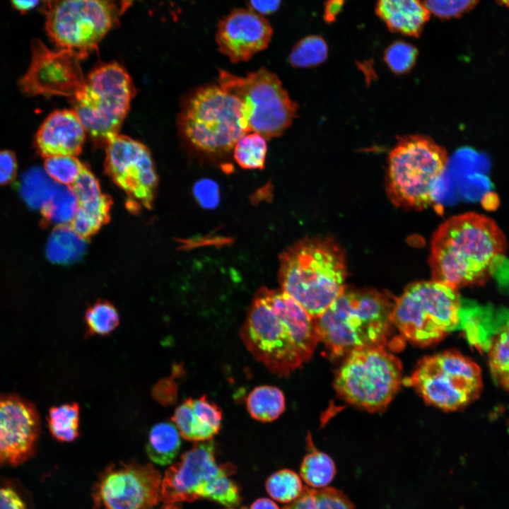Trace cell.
I'll list each match as a JSON object with an SVG mask.
<instances>
[{
    "instance_id": "obj_27",
    "label": "cell",
    "mask_w": 509,
    "mask_h": 509,
    "mask_svg": "<svg viewBox=\"0 0 509 509\" xmlns=\"http://www.w3.org/2000/svg\"><path fill=\"white\" fill-rule=\"evenodd\" d=\"M308 446L309 452L302 461L300 469V476L312 488L327 487L337 474L335 463L330 456L315 447L310 435Z\"/></svg>"
},
{
    "instance_id": "obj_8",
    "label": "cell",
    "mask_w": 509,
    "mask_h": 509,
    "mask_svg": "<svg viewBox=\"0 0 509 509\" xmlns=\"http://www.w3.org/2000/svg\"><path fill=\"white\" fill-rule=\"evenodd\" d=\"M462 308L457 289L433 279L419 281L395 300L392 320L407 340L426 346L460 327Z\"/></svg>"
},
{
    "instance_id": "obj_16",
    "label": "cell",
    "mask_w": 509,
    "mask_h": 509,
    "mask_svg": "<svg viewBox=\"0 0 509 509\" xmlns=\"http://www.w3.org/2000/svg\"><path fill=\"white\" fill-rule=\"evenodd\" d=\"M107 143L106 173L136 203L151 209L158 177L148 148L119 134L108 139Z\"/></svg>"
},
{
    "instance_id": "obj_6",
    "label": "cell",
    "mask_w": 509,
    "mask_h": 509,
    "mask_svg": "<svg viewBox=\"0 0 509 509\" xmlns=\"http://www.w3.org/2000/svg\"><path fill=\"white\" fill-rule=\"evenodd\" d=\"M212 440L196 444L171 465L162 480L160 501L164 509H179L177 504L208 499L229 509L239 505V486L232 479L235 467L218 463Z\"/></svg>"
},
{
    "instance_id": "obj_30",
    "label": "cell",
    "mask_w": 509,
    "mask_h": 509,
    "mask_svg": "<svg viewBox=\"0 0 509 509\" xmlns=\"http://www.w3.org/2000/svg\"><path fill=\"white\" fill-rule=\"evenodd\" d=\"M59 185L46 172L33 168L23 176L20 194L30 208L41 209L54 195Z\"/></svg>"
},
{
    "instance_id": "obj_45",
    "label": "cell",
    "mask_w": 509,
    "mask_h": 509,
    "mask_svg": "<svg viewBox=\"0 0 509 509\" xmlns=\"http://www.w3.org/2000/svg\"><path fill=\"white\" fill-rule=\"evenodd\" d=\"M250 509H279V508L273 501L261 498L254 501Z\"/></svg>"
},
{
    "instance_id": "obj_11",
    "label": "cell",
    "mask_w": 509,
    "mask_h": 509,
    "mask_svg": "<svg viewBox=\"0 0 509 509\" xmlns=\"http://www.w3.org/2000/svg\"><path fill=\"white\" fill-rule=\"evenodd\" d=\"M135 93L133 81L122 66L103 64L90 73L73 97L74 111L86 131L107 141L118 134Z\"/></svg>"
},
{
    "instance_id": "obj_12",
    "label": "cell",
    "mask_w": 509,
    "mask_h": 509,
    "mask_svg": "<svg viewBox=\"0 0 509 509\" xmlns=\"http://www.w3.org/2000/svg\"><path fill=\"white\" fill-rule=\"evenodd\" d=\"M407 381L426 402L445 411L468 405L482 388L479 365L455 350L423 358Z\"/></svg>"
},
{
    "instance_id": "obj_17",
    "label": "cell",
    "mask_w": 509,
    "mask_h": 509,
    "mask_svg": "<svg viewBox=\"0 0 509 509\" xmlns=\"http://www.w3.org/2000/svg\"><path fill=\"white\" fill-rule=\"evenodd\" d=\"M40 434V415L31 402L0 394V467H16L33 457Z\"/></svg>"
},
{
    "instance_id": "obj_10",
    "label": "cell",
    "mask_w": 509,
    "mask_h": 509,
    "mask_svg": "<svg viewBox=\"0 0 509 509\" xmlns=\"http://www.w3.org/2000/svg\"><path fill=\"white\" fill-rule=\"evenodd\" d=\"M217 82L241 103L250 132L266 139L281 136L297 116V103L279 78L265 68L245 76L218 69Z\"/></svg>"
},
{
    "instance_id": "obj_2",
    "label": "cell",
    "mask_w": 509,
    "mask_h": 509,
    "mask_svg": "<svg viewBox=\"0 0 509 509\" xmlns=\"http://www.w3.org/2000/svg\"><path fill=\"white\" fill-rule=\"evenodd\" d=\"M507 249L496 223L483 214L467 212L443 223L431 241L433 279L455 289L481 285Z\"/></svg>"
},
{
    "instance_id": "obj_9",
    "label": "cell",
    "mask_w": 509,
    "mask_h": 509,
    "mask_svg": "<svg viewBox=\"0 0 509 509\" xmlns=\"http://www.w3.org/2000/svg\"><path fill=\"white\" fill-rule=\"evenodd\" d=\"M401 361L385 349L374 346L353 350L334 377V387L346 402L369 411L385 409L398 391Z\"/></svg>"
},
{
    "instance_id": "obj_19",
    "label": "cell",
    "mask_w": 509,
    "mask_h": 509,
    "mask_svg": "<svg viewBox=\"0 0 509 509\" xmlns=\"http://www.w3.org/2000/svg\"><path fill=\"white\" fill-rule=\"evenodd\" d=\"M470 315L466 336L477 348L486 350L494 381L509 391V314L498 317L492 323Z\"/></svg>"
},
{
    "instance_id": "obj_41",
    "label": "cell",
    "mask_w": 509,
    "mask_h": 509,
    "mask_svg": "<svg viewBox=\"0 0 509 509\" xmlns=\"http://www.w3.org/2000/svg\"><path fill=\"white\" fill-rule=\"evenodd\" d=\"M17 161L15 154L7 150L0 151V185L11 182L16 177Z\"/></svg>"
},
{
    "instance_id": "obj_3",
    "label": "cell",
    "mask_w": 509,
    "mask_h": 509,
    "mask_svg": "<svg viewBox=\"0 0 509 509\" xmlns=\"http://www.w3.org/2000/svg\"><path fill=\"white\" fill-rule=\"evenodd\" d=\"M346 276L344 253L330 238H304L280 256L281 290L315 319L343 292Z\"/></svg>"
},
{
    "instance_id": "obj_26",
    "label": "cell",
    "mask_w": 509,
    "mask_h": 509,
    "mask_svg": "<svg viewBox=\"0 0 509 509\" xmlns=\"http://www.w3.org/2000/svg\"><path fill=\"white\" fill-rule=\"evenodd\" d=\"M250 416L261 422H271L284 411L286 400L283 392L276 387L260 385L255 387L246 399Z\"/></svg>"
},
{
    "instance_id": "obj_7",
    "label": "cell",
    "mask_w": 509,
    "mask_h": 509,
    "mask_svg": "<svg viewBox=\"0 0 509 509\" xmlns=\"http://www.w3.org/2000/svg\"><path fill=\"white\" fill-rule=\"evenodd\" d=\"M448 160L445 148L428 136L399 137L387 160L385 186L391 201L415 209L429 206L435 199L434 185Z\"/></svg>"
},
{
    "instance_id": "obj_42",
    "label": "cell",
    "mask_w": 509,
    "mask_h": 509,
    "mask_svg": "<svg viewBox=\"0 0 509 509\" xmlns=\"http://www.w3.org/2000/svg\"><path fill=\"white\" fill-rule=\"evenodd\" d=\"M250 8L261 15H269L276 12L281 0H249Z\"/></svg>"
},
{
    "instance_id": "obj_46",
    "label": "cell",
    "mask_w": 509,
    "mask_h": 509,
    "mask_svg": "<svg viewBox=\"0 0 509 509\" xmlns=\"http://www.w3.org/2000/svg\"><path fill=\"white\" fill-rule=\"evenodd\" d=\"M134 0H120V9L119 12L120 13H123L124 11H126L132 4V2Z\"/></svg>"
},
{
    "instance_id": "obj_18",
    "label": "cell",
    "mask_w": 509,
    "mask_h": 509,
    "mask_svg": "<svg viewBox=\"0 0 509 509\" xmlns=\"http://www.w3.org/2000/svg\"><path fill=\"white\" fill-rule=\"evenodd\" d=\"M273 36V28L264 16L251 8H236L217 25L215 40L218 51L231 62H247L265 49Z\"/></svg>"
},
{
    "instance_id": "obj_28",
    "label": "cell",
    "mask_w": 509,
    "mask_h": 509,
    "mask_svg": "<svg viewBox=\"0 0 509 509\" xmlns=\"http://www.w3.org/2000/svg\"><path fill=\"white\" fill-rule=\"evenodd\" d=\"M283 509H356L349 497L332 487H304L300 496Z\"/></svg>"
},
{
    "instance_id": "obj_36",
    "label": "cell",
    "mask_w": 509,
    "mask_h": 509,
    "mask_svg": "<svg viewBox=\"0 0 509 509\" xmlns=\"http://www.w3.org/2000/svg\"><path fill=\"white\" fill-rule=\"evenodd\" d=\"M45 171L56 182L71 187L78 177L84 165L75 156H54L45 158Z\"/></svg>"
},
{
    "instance_id": "obj_23",
    "label": "cell",
    "mask_w": 509,
    "mask_h": 509,
    "mask_svg": "<svg viewBox=\"0 0 509 509\" xmlns=\"http://www.w3.org/2000/svg\"><path fill=\"white\" fill-rule=\"evenodd\" d=\"M69 187L78 198V210L99 229L108 222L112 200L102 192L98 180L86 166Z\"/></svg>"
},
{
    "instance_id": "obj_44",
    "label": "cell",
    "mask_w": 509,
    "mask_h": 509,
    "mask_svg": "<svg viewBox=\"0 0 509 509\" xmlns=\"http://www.w3.org/2000/svg\"><path fill=\"white\" fill-rule=\"evenodd\" d=\"M40 0H11L13 7L22 14L32 10L39 4Z\"/></svg>"
},
{
    "instance_id": "obj_48",
    "label": "cell",
    "mask_w": 509,
    "mask_h": 509,
    "mask_svg": "<svg viewBox=\"0 0 509 509\" xmlns=\"http://www.w3.org/2000/svg\"><path fill=\"white\" fill-rule=\"evenodd\" d=\"M241 509H245V508H241Z\"/></svg>"
},
{
    "instance_id": "obj_22",
    "label": "cell",
    "mask_w": 509,
    "mask_h": 509,
    "mask_svg": "<svg viewBox=\"0 0 509 509\" xmlns=\"http://www.w3.org/2000/svg\"><path fill=\"white\" fill-rule=\"evenodd\" d=\"M375 12L390 31L416 37L430 17L422 0H378Z\"/></svg>"
},
{
    "instance_id": "obj_39",
    "label": "cell",
    "mask_w": 509,
    "mask_h": 509,
    "mask_svg": "<svg viewBox=\"0 0 509 509\" xmlns=\"http://www.w3.org/2000/svg\"><path fill=\"white\" fill-rule=\"evenodd\" d=\"M0 509H30L26 493L16 482L0 479Z\"/></svg>"
},
{
    "instance_id": "obj_4",
    "label": "cell",
    "mask_w": 509,
    "mask_h": 509,
    "mask_svg": "<svg viewBox=\"0 0 509 509\" xmlns=\"http://www.w3.org/2000/svg\"><path fill=\"white\" fill-rule=\"evenodd\" d=\"M393 306L387 296L376 290L345 287L315 318L320 341L333 358L364 347L385 346L394 327Z\"/></svg>"
},
{
    "instance_id": "obj_38",
    "label": "cell",
    "mask_w": 509,
    "mask_h": 509,
    "mask_svg": "<svg viewBox=\"0 0 509 509\" xmlns=\"http://www.w3.org/2000/svg\"><path fill=\"white\" fill-rule=\"evenodd\" d=\"M478 0H423L430 13L441 19L457 18L471 10Z\"/></svg>"
},
{
    "instance_id": "obj_33",
    "label": "cell",
    "mask_w": 509,
    "mask_h": 509,
    "mask_svg": "<svg viewBox=\"0 0 509 509\" xmlns=\"http://www.w3.org/2000/svg\"><path fill=\"white\" fill-rule=\"evenodd\" d=\"M329 49L325 40L318 35L300 39L288 54L289 64L294 68H311L326 61Z\"/></svg>"
},
{
    "instance_id": "obj_40",
    "label": "cell",
    "mask_w": 509,
    "mask_h": 509,
    "mask_svg": "<svg viewBox=\"0 0 509 509\" xmlns=\"http://www.w3.org/2000/svg\"><path fill=\"white\" fill-rule=\"evenodd\" d=\"M193 194L198 203L205 208H213L219 201V188L216 182L203 178L193 187Z\"/></svg>"
},
{
    "instance_id": "obj_15",
    "label": "cell",
    "mask_w": 509,
    "mask_h": 509,
    "mask_svg": "<svg viewBox=\"0 0 509 509\" xmlns=\"http://www.w3.org/2000/svg\"><path fill=\"white\" fill-rule=\"evenodd\" d=\"M30 66L18 82L27 95H64L74 97L83 87L85 78L80 59L86 57L79 52L49 49L40 40L31 43Z\"/></svg>"
},
{
    "instance_id": "obj_31",
    "label": "cell",
    "mask_w": 509,
    "mask_h": 509,
    "mask_svg": "<svg viewBox=\"0 0 509 509\" xmlns=\"http://www.w3.org/2000/svg\"><path fill=\"white\" fill-rule=\"evenodd\" d=\"M80 408L77 403H67L49 409L47 416L52 436L60 442H72L79 436Z\"/></svg>"
},
{
    "instance_id": "obj_29",
    "label": "cell",
    "mask_w": 509,
    "mask_h": 509,
    "mask_svg": "<svg viewBox=\"0 0 509 509\" xmlns=\"http://www.w3.org/2000/svg\"><path fill=\"white\" fill-rule=\"evenodd\" d=\"M78 209V198L67 186L59 185L52 198L42 207V226L65 225L73 221Z\"/></svg>"
},
{
    "instance_id": "obj_35",
    "label": "cell",
    "mask_w": 509,
    "mask_h": 509,
    "mask_svg": "<svg viewBox=\"0 0 509 509\" xmlns=\"http://www.w3.org/2000/svg\"><path fill=\"white\" fill-rule=\"evenodd\" d=\"M85 322L88 334L105 336L117 327L119 317L112 303L100 300L87 309Z\"/></svg>"
},
{
    "instance_id": "obj_5",
    "label": "cell",
    "mask_w": 509,
    "mask_h": 509,
    "mask_svg": "<svg viewBox=\"0 0 509 509\" xmlns=\"http://www.w3.org/2000/svg\"><path fill=\"white\" fill-rule=\"evenodd\" d=\"M181 131L199 153L223 158L250 132L240 101L218 84L199 87L186 99L180 117Z\"/></svg>"
},
{
    "instance_id": "obj_14",
    "label": "cell",
    "mask_w": 509,
    "mask_h": 509,
    "mask_svg": "<svg viewBox=\"0 0 509 509\" xmlns=\"http://www.w3.org/2000/svg\"><path fill=\"white\" fill-rule=\"evenodd\" d=\"M161 475L150 464L120 462L109 466L94 488L101 509H153L160 501Z\"/></svg>"
},
{
    "instance_id": "obj_43",
    "label": "cell",
    "mask_w": 509,
    "mask_h": 509,
    "mask_svg": "<svg viewBox=\"0 0 509 509\" xmlns=\"http://www.w3.org/2000/svg\"><path fill=\"white\" fill-rule=\"evenodd\" d=\"M346 0H327L324 5L323 19L327 23H334L342 11Z\"/></svg>"
},
{
    "instance_id": "obj_20",
    "label": "cell",
    "mask_w": 509,
    "mask_h": 509,
    "mask_svg": "<svg viewBox=\"0 0 509 509\" xmlns=\"http://www.w3.org/2000/svg\"><path fill=\"white\" fill-rule=\"evenodd\" d=\"M85 128L71 110H56L44 121L35 136L42 156H78L85 140Z\"/></svg>"
},
{
    "instance_id": "obj_37",
    "label": "cell",
    "mask_w": 509,
    "mask_h": 509,
    "mask_svg": "<svg viewBox=\"0 0 509 509\" xmlns=\"http://www.w3.org/2000/svg\"><path fill=\"white\" fill-rule=\"evenodd\" d=\"M419 51L413 45L397 40L391 43L384 52V61L396 74L409 72L416 64Z\"/></svg>"
},
{
    "instance_id": "obj_13",
    "label": "cell",
    "mask_w": 509,
    "mask_h": 509,
    "mask_svg": "<svg viewBox=\"0 0 509 509\" xmlns=\"http://www.w3.org/2000/svg\"><path fill=\"white\" fill-rule=\"evenodd\" d=\"M44 12L50 39L87 56L117 23L119 11L112 0H48Z\"/></svg>"
},
{
    "instance_id": "obj_25",
    "label": "cell",
    "mask_w": 509,
    "mask_h": 509,
    "mask_svg": "<svg viewBox=\"0 0 509 509\" xmlns=\"http://www.w3.org/2000/svg\"><path fill=\"white\" fill-rule=\"evenodd\" d=\"M181 445L180 433L170 422H160L150 430L146 444L149 459L159 465L170 464L177 455Z\"/></svg>"
},
{
    "instance_id": "obj_47",
    "label": "cell",
    "mask_w": 509,
    "mask_h": 509,
    "mask_svg": "<svg viewBox=\"0 0 509 509\" xmlns=\"http://www.w3.org/2000/svg\"><path fill=\"white\" fill-rule=\"evenodd\" d=\"M501 4L509 6V0H498Z\"/></svg>"
},
{
    "instance_id": "obj_1",
    "label": "cell",
    "mask_w": 509,
    "mask_h": 509,
    "mask_svg": "<svg viewBox=\"0 0 509 509\" xmlns=\"http://www.w3.org/2000/svg\"><path fill=\"white\" fill-rule=\"evenodd\" d=\"M240 336L255 358L278 376L303 367L320 341L315 319L281 289L267 288L255 294Z\"/></svg>"
},
{
    "instance_id": "obj_21",
    "label": "cell",
    "mask_w": 509,
    "mask_h": 509,
    "mask_svg": "<svg viewBox=\"0 0 509 509\" xmlns=\"http://www.w3.org/2000/svg\"><path fill=\"white\" fill-rule=\"evenodd\" d=\"M172 420L180 434L189 441L210 440L221 427L222 411L205 395L186 399L178 406Z\"/></svg>"
},
{
    "instance_id": "obj_34",
    "label": "cell",
    "mask_w": 509,
    "mask_h": 509,
    "mask_svg": "<svg viewBox=\"0 0 509 509\" xmlns=\"http://www.w3.org/2000/svg\"><path fill=\"white\" fill-rule=\"evenodd\" d=\"M265 488L275 501L289 503L300 496L304 487L300 476L295 472L283 469L268 477Z\"/></svg>"
},
{
    "instance_id": "obj_24",
    "label": "cell",
    "mask_w": 509,
    "mask_h": 509,
    "mask_svg": "<svg viewBox=\"0 0 509 509\" xmlns=\"http://www.w3.org/2000/svg\"><path fill=\"white\" fill-rule=\"evenodd\" d=\"M85 239L70 226L59 225L52 230L46 246V256L52 263L70 264L80 260L86 250Z\"/></svg>"
},
{
    "instance_id": "obj_32",
    "label": "cell",
    "mask_w": 509,
    "mask_h": 509,
    "mask_svg": "<svg viewBox=\"0 0 509 509\" xmlns=\"http://www.w3.org/2000/svg\"><path fill=\"white\" fill-rule=\"evenodd\" d=\"M267 153L266 139L256 132L242 136L233 148V156L237 164L245 170H262L264 168Z\"/></svg>"
}]
</instances>
